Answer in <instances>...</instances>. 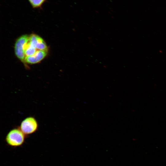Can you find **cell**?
<instances>
[{
	"label": "cell",
	"instance_id": "6da1fadb",
	"mask_svg": "<svg viewBox=\"0 0 166 166\" xmlns=\"http://www.w3.org/2000/svg\"><path fill=\"white\" fill-rule=\"evenodd\" d=\"M14 48L15 55L25 65L40 62L48 53V47L44 39L33 34L19 37L15 42Z\"/></svg>",
	"mask_w": 166,
	"mask_h": 166
},
{
	"label": "cell",
	"instance_id": "7a4b0ae2",
	"mask_svg": "<svg viewBox=\"0 0 166 166\" xmlns=\"http://www.w3.org/2000/svg\"><path fill=\"white\" fill-rule=\"evenodd\" d=\"M26 137L18 127L11 129L7 133L5 140L8 146L16 148L23 145Z\"/></svg>",
	"mask_w": 166,
	"mask_h": 166
},
{
	"label": "cell",
	"instance_id": "3957f363",
	"mask_svg": "<svg viewBox=\"0 0 166 166\" xmlns=\"http://www.w3.org/2000/svg\"><path fill=\"white\" fill-rule=\"evenodd\" d=\"M27 136L36 132L39 128V124L34 117L29 116L24 119L18 127Z\"/></svg>",
	"mask_w": 166,
	"mask_h": 166
},
{
	"label": "cell",
	"instance_id": "277c9868",
	"mask_svg": "<svg viewBox=\"0 0 166 166\" xmlns=\"http://www.w3.org/2000/svg\"><path fill=\"white\" fill-rule=\"evenodd\" d=\"M33 8L39 9L42 7L46 0H28Z\"/></svg>",
	"mask_w": 166,
	"mask_h": 166
}]
</instances>
